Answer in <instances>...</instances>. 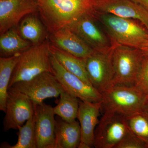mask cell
Listing matches in <instances>:
<instances>
[{
    "instance_id": "6da1fadb",
    "label": "cell",
    "mask_w": 148,
    "mask_h": 148,
    "mask_svg": "<svg viewBox=\"0 0 148 148\" xmlns=\"http://www.w3.org/2000/svg\"><path fill=\"white\" fill-rule=\"evenodd\" d=\"M41 20L50 34L94 14L96 0H36Z\"/></svg>"
},
{
    "instance_id": "7a4b0ae2",
    "label": "cell",
    "mask_w": 148,
    "mask_h": 148,
    "mask_svg": "<svg viewBox=\"0 0 148 148\" xmlns=\"http://www.w3.org/2000/svg\"><path fill=\"white\" fill-rule=\"evenodd\" d=\"M112 42L140 49L148 40V29L140 21L95 12Z\"/></svg>"
},
{
    "instance_id": "3957f363",
    "label": "cell",
    "mask_w": 148,
    "mask_h": 148,
    "mask_svg": "<svg viewBox=\"0 0 148 148\" xmlns=\"http://www.w3.org/2000/svg\"><path fill=\"white\" fill-rule=\"evenodd\" d=\"M101 111L124 116L142 110L147 93L136 85H113L102 92Z\"/></svg>"
},
{
    "instance_id": "277c9868",
    "label": "cell",
    "mask_w": 148,
    "mask_h": 148,
    "mask_svg": "<svg viewBox=\"0 0 148 148\" xmlns=\"http://www.w3.org/2000/svg\"><path fill=\"white\" fill-rule=\"evenodd\" d=\"M51 43L45 41L21 53L12 76L9 88L14 84L32 79L44 72H51Z\"/></svg>"
},
{
    "instance_id": "5b68a950",
    "label": "cell",
    "mask_w": 148,
    "mask_h": 148,
    "mask_svg": "<svg viewBox=\"0 0 148 148\" xmlns=\"http://www.w3.org/2000/svg\"><path fill=\"white\" fill-rule=\"evenodd\" d=\"M113 44V85H135L144 56L136 48Z\"/></svg>"
},
{
    "instance_id": "8992f818",
    "label": "cell",
    "mask_w": 148,
    "mask_h": 148,
    "mask_svg": "<svg viewBox=\"0 0 148 148\" xmlns=\"http://www.w3.org/2000/svg\"><path fill=\"white\" fill-rule=\"evenodd\" d=\"M112 51L113 44L110 48L94 50L91 55L84 59L90 83L101 93L113 85Z\"/></svg>"
},
{
    "instance_id": "52a82bcc",
    "label": "cell",
    "mask_w": 148,
    "mask_h": 148,
    "mask_svg": "<svg viewBox=\"0 0 148 148\" xmlns=\"http://www.w3.org/2000/svg\"><path fill=\"white\" fill-rule=\"evenodd\" d=\"M10 88L26 94L35 105L42 103L47 98H58L64 90L55 76L49 72L29 80L16 82Z\"/></svg>"
},
{
    "instance_id": "ba28073f",
    "label": "cell",
    "mask_w": 148,
    "mask_h": 148,
    "mask_svg": "<svg viewBox=\"0 0 148 148\" xmlns=\"http://www.w3.org/2000/svg\"><path fill=\"white\" fill-rule=\"evenodd\" d=\"M50 62L51 72L64 90L81 101L91 103L101 102L102 95L101 92L91 85L67 71L51 52Z\"/></svg>"
},
{
    "instance_id": "9c48e42d",
    "label": "cell",
    "mask_w": 148,
    "mask_h": 148,
    "mask_svg": "<svg viewBox=\"0 0 148 148\" xmlns=\"http://www.w3.org/2000/svg\"><path fill=\"white\" fill-rule=\"evenodd\" d=\"M129 131L125 116L117 114L103 113L95 132L96 148H115Z\"/></svg>"
},
{
    "instance_id": "30bf717a",
    "label": "cell",
    "mask_w": 148,
    "mask_h": 148,
    "mask_svg": "<svg viewBox=\"0 0 148 148\" xmlns=\"http://www.w3.org/2000/svg\"><path fill=\"white\" fill-rule=\"evenodd\" d=\"M5 113L4 130H18L34 115L35 105L26 94L10 88Z\"/></svg>"
},
{
    "instance_id": "8fae6325",
    "label": "cell",
    "mask_w": 148,
    "mask_h": 148,
    "mask_svg": "<svg viewBox=\"0 0 148 148\" xmlns=\"http://www.w3.org/2000/svg\"><path fill=\"white\" fill-rule=\"evenodd\" d=\"M95 14L85 15L72 24L68 29L80 37L94 50H106L112 47V42L98 27Z\"/></svg>"
},
{
    "instance_id": "7c38bea8",
    "label": "cell",
    "mask_w": 148,
    "mask_h": 148,
    "mask_svg": "<svg viewBox=\"0 0 148 148\" xmlns=\"http://www.w3.org/2000/svg\"><path fill=\"white\" fill-rule=\"evenodd\" d=\"M36 12V0H0V34L16 27L25 16Z\"/></svg>"
},
{
    "instance_id": "4fadbf2b",
    "label": "cell",
    "mask_w": 148,
    "mask_h": 148,
    "mask_svg": "<svg viewBox=\"0 0 148 148\" xmlns=\"http://www.w3.org/2000/svg\"><path fill=\"white\" fill-rule=\"evenodd\" d=\"M55 115L50 105L44 102L35 105L37 148H55Z\"/></svg>"
},
{
    "instance_id": "5bb4252c",
    "label": "cell",
    "mask_w": 148,
    "mask_h": 148,
    "mask_svg": "<svg viewBox=\"0 0 148 148\" xmlns=\"http://www.w3.org/2000/svg\"><path fill=\"white\" fill-rule=\"evenodd\" d=\"M95 12L140 21L148 29V12L130 0H96Z\"/></svg>"
},
{
    "instance_id": "9a60e30c",
    "label": "cell",
    "mask_w": 148,
    "mask_h": 148,
    "mask_svg": "<svg viewBox=\"0 0 148 148\" xmlns=\"http://www.w3.org/2000/svg\"><path fill=\"white\" fill-rule=\"evenodd\" d=\"M101 111V102L91 103L80 100L77 119L80 125L81 138L78 148L93 147L95 130L99 123Z\"/></svg>"
},
{
    "instance_id": "2e32d148",
    "label": "cell",
    "mask_w": 148,
    "mask_h": 148,
    "mask_svg": "<svg viewBox=\"0 0 148 148\" xmlns=\"http://www.w3.org/2000/svg\"><path fill=\"white\" fill-rule=\"evenodd\" d=\"M50 40L52 45L78 58H86L94 51L80 37L68 28L51 34Z\"/></svg>"
},
{
    "instance_id": "e0dca14e",
    "label": "cell",
    "mask_w": 148,
    "mask_h": 148,
    "mask_svg": "<svg viewBox=\"0 0 148 148\" xmlns=\"http://www.w3.org/2000/svg\"><path fill=\"white\" fill-rule=\"evenodd\" d=\"M55 148L78 147L81 138L79 122L65 121L58 116L55 130Z\"/></svg>"
},
{
    "instance_id": "ac0fdd59",
    "label": "cell",
    "mask_w": 148,
    "mask_h": 148,
    "mask_svg": "<svg viewBox=\"0 0 148 148\" xmlns=\"http://www.w3.org/2000/svg\"><path fill=\"white\" fill-rule=\"evenodd\" d=\"M36 13L25 16L20 23L18 33L24 39L32 43L33 45L40 44L45 41V26L37 17Z\"/></svg>"
},
{
    "instance_id": "d6986e66",
    "label": "cell",
    "mask_w": 148,
    "mask_h": 148,
    "mask_svg": "<svg viewBox=\"0 0 148 148\" xmlns=\"http://www.w3.org/2000/svg\"><path fill=\"white\" fill-rule=\"evenodd\" d=\"M51 51L67 71L79 77L85 82L92 85L88 75L84 59L67 53L51 44Z\"/></svg>"
},
{
    "instance_id": "ffe728a7",
    "label": "cell",
    "mask_w": 148,
    "mask_h": 148,
    "mask_svg": "<svg viewBox=\"0 0 148 148\" xmlns=\"http://www.w3.org/2000/svg\"><path fill=\"white\" fill-rule=\"evenodd\" d=\"M32 46V43L23 38L14 27L1 35V57H9L22 53Z\"/></svg>"
},
{
    "instance_id": "44dd1931",
    "label": "cell",
    "mask_w": 148,
    "mask_h": 148,
    "mask_svg": "<svg viewBox=\"0 0 148 148\" xmlns=\"http://www.w3.org/2000/svg\"><path fill=\"white\" fill-rule=\"evenodd\" d=\"M21 53L0 58V110L5 112L9 86Z\"/></svg>"
},
{
    "instance_id": "7402d4cb",
    "label": "cell",
    "mask_w": 148,
    "mask_h": 148,
    "mask_svg": "<svg viewBox=\"0 0 148 148\" xmlns=\"http://www.w3.org/2000/svg\"><path fill=\"white\" fill-rule=\"evenodd\" d=\"M59 97L58 103L53 107L55 114L65 121L76 120L79 108V99L65 90Z\"/></svg>"
},
{
    "instance_id": "603a6c76",
    "label": "cell",
    "mask_w": 148,
    "mask_h": 148,
    "mask_svg": "<svg viewBox=\"0 0 148 148\" xmlns=\"http://www.w3.org/2000/svg\"><path fill=\"white\" fill-rule=\"evenodd\" d=\"M18 130V140L15 145H10L8 143H2L0 148H37L34 115Z\"/></svg>"
},
{
    "instance_id": "cb8c5ba5",
    "label": "cell",
    "mask_w": 148,
    "mask_h": 148,
    "mask_svg": "<svg viewBox=\"0 0 148 148\" xmlns=\"http://www.w3.org/2000/svg\"><path fill=\"white\" fill-rule=\"evenodd\" d=\"M125 118L130 130L143 140L148 148V114L140 110Z\"/></svg>"
},
{
    "instance_id": "d4e9b609",
    "label": "cell",
    "mask_w": 148,
    "mask_h": 148,
    "mask_svg": "<svg viewBox=\"0 0 148 148\" xmlns=\"http://www.w3.org/2000/svg\"><path fill=\"white\" fill-rule=\"evenodd\" d=\"M115 148H148L145 143L130 130Z\"/></svg>"
},
{
    "instance_id": "484cf974",
    "label": "cell",
    "mask_w": 148,
    "mask_h": 148,
    "mask_svg": "<svg viewBox=\"0 0 148 148\" xmlns=\"http://www.w3.org/2000/svg\"><path fill=\"white\" fill-rule=\"evenodd\" d=\"M135 85L148 93V58L144 56Z\"/></svg>"
},
{
    "instance_id": "4316f807",
    "label": "cell",
    "mask_w": 148,
    "mask_h": 148,
    "mask_svg": "<svg viewBox=\"0 0 148 148\" xmlns=\"http://www.w3.org/2000/svg\"><path fill=\"white\" fill-rule=\"evenodd\" d=\"M145 9L148 12V0H130Z\"/></svg>"
},
{
    "instance_id": "83f0119b",
    "label": "cell",
    "mask_w": 148,
    "mask_h": 148,
    "mask_svg": "<svg viewBox=\"0 0 148 148\" xmlns=\"http://www.w3.org/2000/svg\"><path fill=\"white\" fill-rule=\"evenodd\" d=\"M143 56L145 57L148 58V40L140 49Z\"/></svg>"
},
{
    "instance_id": "f1b7e54d",
    "label": "cell",
    "mask_w": 148,
    "mask_h": 148,
    "mask_svg": "<svg viewBox=\"0 0 148 148\" xmlns=\"http://www.w3.org/2000/svg\"><path fill=\"white\" fill-rule=\"evenodd\" d=\"M142 110L148 114V93L146 97Z\"/></svg>"
}]
</instances>
